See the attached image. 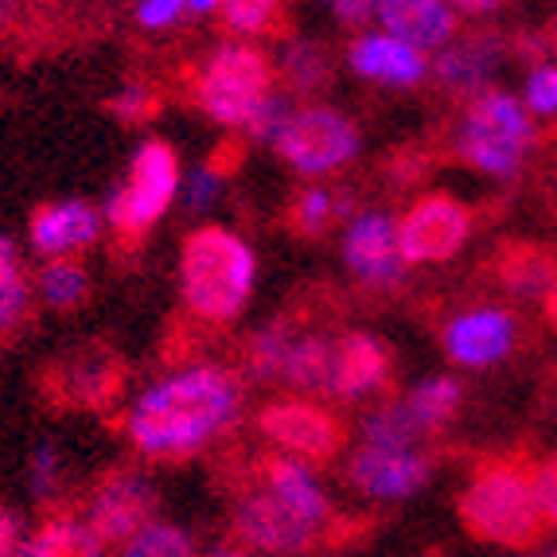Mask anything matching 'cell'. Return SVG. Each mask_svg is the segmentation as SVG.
<instances>
[{"mask_svg":"<svg viewBox=\"0 0 557 557\" xmlns=\"http://www.w3.org/2000/svg\"><path fill=\"white\" fill-rule=\"evenodd\" d=\"M242 418V382L226 367H187L145 391L129 413V441L149 460H187Z\"/></svg>","mask_w":557,"mask_h":557,"instance_id":"6da1fadb","label":"cell"},{"mask_svg":"<svg viewBox=\"0 0 557 557\" xmlns=\"http://www.w3.org/2000/svg\"><path fill=\"white\" fill-rule=\"evenodd\" d=\"M456 515L475 542L503 549H530L546 534L534 492H530V465L519 456H492L475 465L465 492L456 495Z\"/></svg>","mask_w":557,"mask_h":557,"instance_id":"7a4b0ae2","label":"cell"},{"mask_svg":"<svg viewBox=\"0 0 557 557\" xmlns=\"http://www.w3.org/2000/svg\"><path fill=\"white\" fill-rule=\"evenodd\" d=\"M250 246L226 226H199L184 238L180 250V293L191 320L207 327H223L238 317L253 293Z\"/></svg>","mask_w":557,"mask_h":557,"instance_id":"3957f363","label":"cell"},{"mask_svg":"<svg viewBox=\"0 0 557 557\" xmlns=\"http://www.w3.org/2000/svg\"><path fill=\"white\" fill-rule=\"evenodd\" d=\"M534 140H539V133L530 125L527 110L515 102L511 94L487 86L475 98H468L465 121L453 137V157L460 164L475 168V172L511 180L522 172Z\"/></svg>","mask_w":557,"mask_h":557,"instance_id":"277c9868","label":"cell"},{"mask_svg":"<svg viewBox=\"0 0 557 557\" xmlns=\"http://www.w3.org/2000/svg\"><path fill=\"white\" fill-rule=\"evenodd\" d=\"M277 66L261 47L223 44L191 71V102L211 121L234 129L258 113V106L273 94Z\"/></svg>","mask_w":557,"mask_h":557,"instance_id":"5b68a950","label":"cell"},{"mask_svg":"<svg viewBox=\"0 0 557 557\" xmlns=\"http://www.w3.org/2000/svg\"><path fill=\"white\" fill-rule=\"evenodd\" d=\"M180 187V160L176 149L168 140H145L133 157L129 184L117 187L106 203V219H110L117 246H140L145 234L157 226V219L168 211L172 196Z\"/></svg>","mask_w":557,"mask_h":557,"instance_id":"8992f818","label":"cell"},{"mask_svg":"<svg viewBox=\"0 0 557 557\" xmlns=\"http://www.w3.org/2000/svg\"><path fill=\"white\" fill-rule=\"evenodd\" d=\"M39 394L63 409H110L125 394V362L106 344H78L47 362Z\"/></svg>","mask_w":557,"mask_h":557,"instance_id":"52a82bcc","label":"cell"},{"mask_svg":"<svg viewBox=\"0 0 557 557\" xmlns=\"http://www.w3.org/2000/svg\"><path fill=\"white\" fill-rule=\"evenodd\" d=\"M258 433L277 445V453L305 465H332L347 448V425L335 409L308 398L270 401L258 409Z\"/></svg>","mask_w":557,"mask_h":557,"instance_id":"ba28073f","label":"cell"},{"mask_svg":"<svg viewBox=\"0 0 557 557\" xmlns=\"http://www.w3.org/2000/svg\"><path fill=\"white\" fill-rule=\"evenodd\" d=\"M231 534L242 549H250V554H273V557L312 554V549L327 542V530L297 519V515L285 511L270 492H261L253 483H246L238 492V499H234Z\"/></svg>","mask_w":557,"mask_h":557,"instance_id":"9c48e42d","label":"cell"},{"mask_svg":"<svg viewBox=\"0 0 557 557\" xmlns=\"http://www.w3.org/2000/svg\"><path fill=\"white\" fill-rule=\"evenodd\" d=\"M475 231L472 207L445 191L413 199L398 223V253L406 265H437L465 250Z\"/></svg>","mask_w":557,"mask_h":557,"instance_id":"30bf717a","label":"cell"},{"mask_svg":"<svg viewBox=\"0 0 557 557\" xmlns=\"http://www.w3.org/2000/svg\"><path fill=\"white\" fill-rule=\"evenodd\" d=\"M281 160L297 168L300 176H327L335 168H344L359 152V129L355 121L339 110L312 106L285 121V129L273 137Z\"/></svg>","mask_w":557,"mask_h":557,"instance_id":"8fae6325","label":"cell"},{"mask_svg":"<svg viewBox=\"0 0 557 557\" xmlns=\"http://www.w3.org/2000/svg\"><path fill=\"white\" fill-rule=\"evenodd\" d=\"M250 465H253L250 468L253 487L270 492L273 499H277L285 511L297 515V519L327 530V542L347 539L344 519H335L332 499H327V492L320 487L317 472H312L305 460H297V456H285V453H258Z\"/></svg>","mask_w":557,"mask_h":557,"instance_id":"7c38bea8","label":"cell"},{"mask_svg":"<svg viewBox=\"0 0 557 557\" xmlns=\"http://www.w3.org/2000/svg\"><path fill=\"white\" fill-rule=\"evenodd\" d=\"M152 511H157V487L140 472H117L102 475L94 487L90 503H86V527L98 534L102 546L110 542H125L137 534L140 527H149Z\"/></svg>","mask_w":557,"mask_h":557,"instance_id":"4fadbf2b","label":"cell"},{"mask_svg":"<svg viewBox=\"0 0 557 557\" xmlns=\"http://www.w3.org/2000/svg\"><path fill=\"white\" fill-rule=\"evenodd\" d=\"M344 258L355 277L379 293H394L406 281V261L398 253V226L391 223L386 211L355 214L344 238Z\"/></svg>","mask_w":557,"mask_h":557,"instance_id":"5bb4252c","label":"cell"},{"mask_svg":"<svg viewBox=\"0 0 557 557\" xmlns=\"http://www.w3.org/2000/svg\"><path fill=\"white\" fill-rule=\"evenodd\" d=\"M433 475V460L421 448H374L362 445L347 460V483L371 499H409Z\"/></svg>","mask_w":557,"mask_h":557,"instance_id":"9a60e30c","label":"cell"},{"mask_svg":"<svg viewBox=\"0 0 557 557\" xmlns=\"http://www.w3.org/2000/svg\"><path fill=\"white\" fill-rule=\"evenodd\" d=\"M515 339H519V324L507 308H468V312H456L445 324V351L460 367H495L507 355L515 351Z\"/></svg>","mask_w":557,"mask_h":557,"instance_id":"2e32d148","label":"cell"},{"mask_svg":"<svg viewBox=\"0 0 557 557\" xmlns=\"http://www.w3.org/2000/svg\"><path fill=\"white\" fill-rule=\"evenodd\" d=\"M394 382V351L371 332H347L335 339L332 351V386L327 394L344 401L371 398L391 391Z\"/></svg>","mask_w":557,"mask_h":557,"instance_id":"e0dca14e","label":"cell"},{"mask_svg":"<svg viewBox=\"0 0 557 557\" xmlns=\"http://www.w3.org/2000/svg\"><path fill=\"white\" fill-rule=\"evenodd\" d=\"M487 285L503 288L519 300L542 297L557 277V246L534 238H503L480 265Z\"/></svg>","mask_w":557,"mask_h":557,"instance_id":"ac0fdd59","label":"cell"},{"mask_svg":"<svg viewBox=\"0 0 557 557\" xmlns=\"http://www.w3.org/2000/svg\"><path fill=\"white\" fill-rule=\"evenodd\" d=\"M102 219L83 199H66V203H44L32 214V246L47 258H66V253L86 250L98 242Z\"/></svg>","mask_w":557,"mask_h":557,"instance_id":"d6986e66","label":"cell"},{"mask_svg":"<svg viewBox=\"0 0 557 557\" xmlns=\"http://www.w3.org/2000/svg\"><path fill=\"white\" fill-rule=\"evenodd\" d=\"M503 55H507V39L495 36V32H475L465 44L441 51L437 83L453 98H475L480 90H487V78L495 75Z\"/></svg>","mask_w":557,"mask_h":557,"instance_id":"ffe728a7","label":"cell"},{"mask_svg":"<svg viewBox=\"0 0 557 557\" xmlns=\"http://www.w3.org/2000/svg\"><path fill=\"white\" fill-rule=\"evenodd\" d=\"M379 20L413 51H429L456 36V16L445 0H379Z\"/></svg>","mask_w":557,"mask_h":557,"instance_id":"44dd1931","label":"cell"},{"mask_svg":"<svg viewBox=\"0 0 557 557\" xmlns=\"http://www.w3.org/2000/svg\"><path fill=\"white\" fill-rule=\"evenodd\" d=\"M347 59H351V66L362 78H371V83H382V86H418L429 71L421 51H413V47L394 36L355 39Z\"/></svg>","mask_w":557,"mask_h":557,"instance_id":"7402d4cb","label":"cell"},{"mask_svg":"<svg viewBox=\"0 0 557 557\" xmlns=\"http://www.w3.org/2000/svg\"><path fill=\"white\" fill-rule=\"evenodd\" d=\"M355 211V199L347 191H332V187H305L293 196V203L285 207V231L293 238L317 242L332 231L335 223H344Z\"/></svg>","mask_w":557,"mask_h":557,"instance_id":"603a6c76","label":"cell"},{"mask_svg":"<svg viewBox=\"0 0 557 557\" xmlns=\"http://www.w3.org/2000/svg\"><path fill=\"white\" fill-rule=\"evenodd\" d=\"M297 335H300V312L277 317L265 327H258L253 335H246V344H242V374L253 382L281 379L285 355H288V347L297 344Z\"/></svg>","mask_w":557,"mask_h":557,"instance_id":"cb8c5ba5","label":"cell"},{"mask_svg":"<svg viewBox=\"0 0 557 557\" xmlns=\"http://www.w3.org/2000/svg\"><path fill=\"white\" fill-rule=\"evenodd\" d=\"M332 351L335 344L324 332H300L297 344L285 355L281 382H288L300 394H327V386H332Z\"/></svg>","mask_w":557,"mask_h":557,"instance_id":"d4e9b609","label":"cell"},{"mask_svg":"<svg viewBox=\"0 0 557 557\" xmlns=\"http://www.w3.org/2000/svg\"><path fill=\"white\" fill-rule=\"evenodd\" d=\"M16 557H102V542L75 515H51L32 539H24Z\"/></svg>","mask_w":557,"mask_h":557,"instance_id":"484cf974","label":"cell"},{"mask_svg":"<svg viewBox=\"0 0 557 557\" xmlns=\"http://www.w3.org/2000/svg\"><path fill=\"white\" fill-rule=\"evenodd\" d=\"M277 71L293 94H317L327 90V83H332V59H327V51L317 39H293V44H285Z\"/></svg>","mask_w":557,"mask_h":557,"instance_id":"4316f807","label":"cell"},{"mask_svg":"<svg viewBox=\"0 0 557 557\" xmlns=\"http://www.w3.org/2000/svg\"><path fill=\"white\" fill-rule=\"evenodd\" d=\"M362 437L374 448H418L429 437L406 401H386L362 418Z\"/></svg>","mask_w":557,"mask_h":557,"instance_id":"83f0119b","label":"cell"},{"mask_svg":"<svg viewBox=\"0 0 557 557\" xmlns=\"http://www.w3.org/2000/svg\"><path fill=\"white\" fill-rule=\"evenodd\" d=\"M460 401H465V386L456 379H425L409 391L406 406H409V413L421 421L425 433H437V429H445L448 421L456 418Z\"/></svg>","mask_w":557,"mask_h":557,"instance_id":"f1b7e54d","label":"cell"},{"mask_svg":"<svg viewBox=\"0 0 557 557\" xmlns=\"http://www.w3.org/2000/svg\"><path fill=\"white\" fill-rule=\"evenodd\" d=\"M223 28L238 36H285L288 12L285 0H219Z\"/></svg>","mask_w":557,"mask_h":557,"instance_id":"f546056e","label":"cell"},{"mask_svg":"<svg viewBox=\"0 0 557 557\" xmlns=\"http://www.w3.org/2000/svg\"><path fill=\"white\" fill-rule=\"evenodd\" d=\"M39 293H44L47 305L59 308V312H75V308L90 297V277H86V270L78 261L55 258L39 270Z\"/></svg>","mask_w":557,"mask_h":557,"instance_id":"4dcf8cb0","label":"cell"},{"mask_svg":"<svg viewBox=\"0 0 557 557\" xmlns=\"http://www.w3.org/2000/svg\"><path fill=\"white\" fill-rule=\"evenodd\" d=\"M24 317H28V281L20 273L12 238L0 234V332H12Z\"/></svg>","mask_w":557,"mask_h":557,"instance_id":"1f68e13d","label":"cell"},{"mask_svg":"<svg viewBox=\"0 0 557 557\" xmlns=\"http://www.w3.org/2000/svg\"><path fill=\"white\" fill-rule=\"evenodd\" d=\"M121 557H196V542L172 522H149L121 546Z\"/></svg>","mask_w":557,"mask_h":557,"instance_id":"d6a6232c","label":"cell"},{"mask_svg":"<svg viewBox=\"0 0 557 557\" xmlns=\"http://www.w3.org/2000/svg\"><path fill=\"white\" fill-rule=\"evenodd\" d=\"M160 110H164V94L149 83H133V86H125L117 98H110V113L121 125H145V121H152Z\"/></svg>","mask_w":557,"mask_h":557,"instance_id":"836d02e7","label":"cell"},{"mask_svg":"<svg viewBox=\"0 0 557 557\" xmlns=\"http://www.w3.org/2000/svg\"><path fill=\"white\" fill-rule=\"evenodd\" d=\"M437 164V152L425 149V145H401L386 157V176H391L394 187H406V184H421V180L433 172Z\"/></svg>","mask_w":557,"mask_h":557,"instance_id":"e575fe53","label":"cell"},{"mask_svg":"<svg viewBox=\"0 0 557 557\" xmlns=\"http://www.w3.org/2000/svg\"><path fill=\"white\" fill-rule=\"evenodd\" d=\"M530 492H534V507H539L546 530H557V456L530 465Z\"/></svg>","mask_w":557,"mask_h":557,"instance_id":"d590c367","label":"cell"},{"mask_svg":"<svg viewBox=\"0 0 557 557\" xmlns=\"http://www.w3.org/2000/svg\"><path fill=\"white\" fill-rule=\"evenodd\" d=\"M288 117H293V102H288L285 94H270V98L258 106V113L246 121V140H273L285 129Z\"/></svg>","mask_w":557,"mask_h":557,"instance_id":"8d00e7d4","label":"cell"},{"mask_svg":"<svg viewBox=\"0 0 557 557\" xmlns=\"http://www.w3.org/2000/svg\"><path fill=\"white\" fill-rule=\"evenodd\" d=\"M246 149H250V140L246 137H226V140H219V145H214V152L211 157H207V172H214V176L223 180H231L234 172H238L242 164H246Z\"/></svg>","mask_w":557,"mask_h":557,"instance_id":"74e56055","label":"cell"},{"mask_svg":"<svg viewBox=\"0 0 557 557\" xmlns=\"http://www.w3.org/2000/svg\"><path fill=\"white\" fill-rule=\"evenodd\" d=\"M32 492L39 499H51L59 492V453L51 445H39L32 453Z\"/></svg>","mask_w":557,"mask_h":557,"instance_id":"f35d334b","label":"cell"},{"mask_svg":"<svg viewBox=\"0 0 557 557\" xmlns=\"http://www.w3.org/2000/svg\"><path fill=\"white\" fill-rule=\"evenodd\" d=\"M527 102L534 113H557V66H539L527 83Z\"/></svg>","mask_w":557,"mask_h":557,"instance_id":"ab89813d","label":"cell"},{"mask_svg":"<svg viewBox=\"0 0 557 557\" xmlns=\"http://www.w3.org/2000/svg\"><path fill=\"white\" fill-rule=\"evenodd\" d=\"M219 196H223V180L214 176V172H207V168H199L196 176H191V184H187L184 191V207L187 211H211L214 203H219Z\"/></svg>","mask_w":557,"mask_h":557,"instance_id":"60d3db41","label":"cell"},{"mask_svg":"<svg viewBox=\"0 0 557 557\" xmlns=\"http://www.w3.org/2000/svg\"><path fill=\"white\" fill-rule=\"evenodd\" d=\"M184 9H187V0H140L137 20L145 28H172Z\"/></svg>","mask_w":557,"mask_h":557,"instance_id":"b9f144b4","label":"cell"},{"mask_svg":"<svg viewBox=\"0 0 557 557\" xmlns=\"http://www.w3.org/2000/svg\"><path fill=\"white\" fill-rule=\"evenodd\" d=\"M507 51H511L519 63H534V71L546 66V55H549L546 44H542L539 36H530V32H515V36L507 39Z\"/></svg>","mask_w":557,"mask_h":557,"instance_id":"7bdbcfd3","label":"cell"},{"mask_svg":"<svg viewBox=\"0 0 557 557\" xmlns=\"http://www.w3.org/2000/svg\"><path fill=\"white\" fill-rule=\"evenodd\" d=\"M20 546H24V522L16 511L0 507V557H16Z\"/></svg>","mask_w":557,"mask_h":557,"instance_id":"ee69618b","label":"cell"},{"mask_svg":"<svg viewBox=\"0 0 557 557\" xmlns=\"http://www.w3.org/2000/svg\"><path fill=\"white\" fill-rule=\"evenodd\" d=\"M324 4H332L335 16L344 20V24H351V28L367 24L374 16V9H379V0H324Z\"/></svg>","mask_w":557,"mask_h":557,"instance_id":"f6af8a7d","label":"cell"},{"mask_svg":"<svg viewBox=\"0 0 557 557\" xmlns=\"http://www.w3.org/2000/svg\"><path fill=\"white\" fill-rule=\"evenodd\" d=\"M542 320L557 332V277H554V285L542 293Z\"/></svg>","mask_w":557,"mask_h":557,"instance_id":"bcb514c9","label":"cell"},{"mask_svg":"<svg viewBox=\"0 0 557 557\" xmlns=\"http://www.w3.org/2000/svg\"><path fill=\"white\" fill-rule=\"evenodd\" d=\"M453 4H460V9L472 12V16H483V12H492L499 0H453Z\"/></svg>","mask_w":557,"mask_h":557,"instance_id":"7dc6e473","label":"cell"},{"mask_svg":"<svg viewBox=\"0 0 557 557\" xmlns=\"http://www.w3.org/2000/svg\"><path fill=\"white\" fill-rule=\"evenodd\" d=\"M542 44H546V51L557 59V20H549L546 32H542Z\"/></svg>","mask_w":557,"mask_h":557,"instance_id":"c3c4849f","label":"cell"},{"mask_svg":"<svg viewBox=\"0 0 557 557\" xmlns=\"http://www.w3.org/2000/svg\"><path fill=\"white\" fill-rule=\"evenodd\" d=\"M549 180H554V187H557V129L549 133Z\"/></svg>","mask_w":557,"mask_h":557,"instance_id":"681fc988","label":"cell"},{"mask_svg":"<svg viewBox=\"0 0 557 557\" xmlns=\"http://www.w3.org/2000/svg\"><path fill=\"white\" fill-rule=\"evenodd\" d=\"M211 557H253L250 549H242V546H219Z\"/></svg>","mask_w":557,"mask_h":557,"instance_id":"f907efd6","label":"cell"},{"mask_svg":"<svg viewBox=\"0 0 557 557\" xmlns=\"http://www.w3.org/2000/svg\"><path fill=\"white\" fill-rule=\"evenodd\" d=\"M187 9L191 12H214L219 9V0H187Z\"/></svg>","mask_w":557,"mask_h":557,"instance_id":"816d5d0a","label":"cell"},{"mask_svg":"<svg viewBox=\"0 0 557 557\" xmlns=\"http://www.w3.org/2000/svg\"><path fill=\"white\" fill-rule=\"evenodd\" d=\"M425 557H441V554H425Z\"/></svg>","mask_w":557,"mask_h":557,"instance_id":"f5cc1de1","label":"cell"},{"mask_svg":"<svg viewBox=\"0 0 557 557\" xmlns=\"http://www.w3.org/2000/svg\"><path fill=\"white\" fill-rule=\"evenodd\" d=\"M554 557H557V554H554Z\"/></svg>","mask_w":557,"mask_h":557,"instance_id":"db71d44e","label":"cell"}]
</instances>
